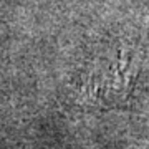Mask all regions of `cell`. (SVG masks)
Masks as SVG:
<instances>
[{"label":"cell","instance_id":"obj_1","mask_svg":"<svg viewBox=\"0 0 149 149\" xmlns=\"http://www.w3.org/2000/svg\"><path fill=\"white\" fill-rule=\"evenodd\" d=\"M138 61L131 56L128 48H119L118 56L111 60V55L106 60H103L101 65L91 71L90 93L95 98L101 100H111V98H121L128 85L133 81L134 74L138 73Z\"/></svg>","mask_w":149,"mask_h":149}]
</instances>
